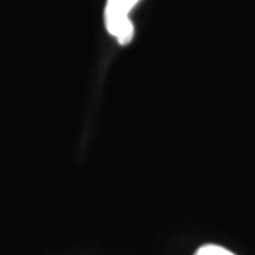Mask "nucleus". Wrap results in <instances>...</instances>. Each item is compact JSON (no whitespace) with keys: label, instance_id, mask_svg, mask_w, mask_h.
Wrapping results in <instances>:
<instances>
[{"label":"nucleus","instance_id":"obj_1","mask_svg":"<svg viewBox=\"0 0 255 255\" xmlns=\"http://www.w3.org/2000/svg\"><path fill=\"white\" fill-rule=\"evenodd\" d=\"M139 3V0H108L104 20L105 27L111 36L118 40L119 44L125 46L132 41L135 28L129 18V13Z\"/></svg>","mask_w":255,"mask_h":255},{"label":"nucleus","instance_id":"obj_2","mask_svg":"<svg viewBox=\"0 0 255 255\" xmlns=\"http://www.w3.org/2000/svg\"><path fill=\"white\" fill-rule=\"evenodd\" d=\"M194 255H236L231 251H228L226 248L220 246H214V244H207V246L200 247Z\"/></svg>","mask_w":255,"mask_h":255}]
</instances>
